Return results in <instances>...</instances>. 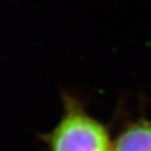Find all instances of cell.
Wrapping results in <instances>:
<instances>
[{"mask_svg":"<svg viewBox=\"0 0 151 151\" xmlns=\"http://www.w3.org/2000/svg\"><path fill=\"white\" fill-rule=\"evenodd\" d=\"M63 112L42 137L50 151H113L106 127L90 116L78 98L63 94Z\"/></svg>","mask_w":151,"mask_h":151,"instance_id":"obj_1","label":"cell"},{"mask_svg":"<svg viewBox=\"0 0 151 151\" xmlns=\"http://www.w3.org/2000/svg\"><path fill=\"white\" fill-rule=\"evenodd\" d=\"M113 151H151V122L141 121L126 127L114 142Z\"/></svg>","mask_w":151,"mask_h":151,"instance_id":"obj_2","label":"cell"}]
</instances>
